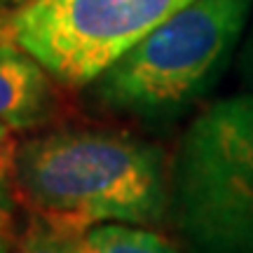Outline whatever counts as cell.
<instances>
[{
    "label": "cell",
    "instance_id": "4",
    "mask_svg": "<svg viewBox=\"0 0 253 253\" xmlns=\"http://www.w3.org/2000/svg\"><path fill=\"white\" fill-rule=\"evenodd\" d=\"M192 0H28L2 24L54 80L84 87Z\"/></svg>",
    "mask_w": 253,
    "mask_h": 253
},
{
    "label": "cell",
    "instance_id": "3",
    "mask_svg": "<svg viewBox=\"0 0 253 253\" xmlns=\"http://www.w3.org/2000/svg\"><path fill=\"white\" fill-rule=\"evenodd\" d=\"M253 0H192L96 78L103 106L136 115L181 108L235 47Z\"/></svg>",
    "mask_w": 253,
    "mask_h": 253
},
{
    "label": "cell",
    "instance_id": "6",
    "mask_svg": "<svg viewBox=\"0 0 253 253\" xmlns=\"http://www.w3.org/2000/svg\"><path fill=\"white\" fill-rule=\"evenodd\" d=\"M80 253H178L167 239L129 223H101L78 235Z\"/></svg>",
    "mask_w": 253,
    "mask_h": 253
},
{
    "label": "cell",
    "instance_id": "9",
    "mask_svg": "<svg viewBox=\"0 0 253 253\" xmlns=\"http://www.w3.org/2000/svg\"><path fill=\"white\" fill-rule=\"evenodd\" d=\"M0 253H12L9 230H7V204L0 207Z\"/></svg>",
    "mask_w": 253,
    "mask_h": 253
},
{
    "label": "cell",
    "instance_id": "2",
    "mask_svg": "<svg viewBox=\"0 0 253 253\" xmlns=\"http://www.w3.org/2000/svg\"><path fill=\"white\" fill-rule=\"evenodd\" d=\"M171 197L199 253H253V91L218 101L190 125Z\"/></svg>",
    "mask_w": 253,
    "mask_h": 253
},
{
    "label": "cell",
    "instance_id": "8",
    "mask_svg": "<svg viewBox=\"0 0 253 253\" xmlns=\"http://www.w3.org/2000/svg\"><path fill=\"white\" fill-rule=\"evenodd\" d=\"M242 73H244L246 84H249L253 91V33L244 47V54H242Z\"/></svg>",
    "mask_w": 253,
    "mask_h": 253
},
{
    "label": "cell",
    "instance_id": "5",
    "mask_svg": "<svg viewBox=\"0 0 253 253\" xmlns=\"http://www.w3.org/2000/svg\"><path fill=\"white\" fill-rule=\"evenodd\" d=\"M56 108L52 75L9 38L0 36V122L9 129L42 125Z\"/></svg>",
    "mask_w": 253,
    "mask_h": 253
},
{
    "label": "cell",
    "instance_id": "7",
    "mask_svg": "<svg viewBox=\"0 0 253 253\" xmlns=\"http://www.w3.org/2000/svg\"><path fill=\"white\" fill-rule=\"evenodd\" d=\"M14 253H80V246L78 235L56 230L36 216L21 235Z\"/></svg>",
    "mask_w": 253,
    "mask_h": 253
},
{
    "label": "cell",
    "instance_id": "1",
    "mask_svg": "<svg viewBox=\"0 0 253 253\" xmlns=\"http://www.w3.org/2000/svg\"><path fill=\"white\" fill-rule=\"evenodd\" d=\"M12 181L40 220L68 235L101 223L150 225L167 209L164 155L129 134L61 129L12 155Z\"/></svg>",
    "mask_w": 253,
    "mask_h": 253
},
{
    "label": "cell",
    "instance_id": "10",
    "mask_svg": "<svg viewBox=\"0 0 253 253\" xmlns=\"http://www.w3.org/2000/svg\"><path fill=\"white\" fill-rule=\"evenodd\" d=\"M24 2H28V0H0V24H2L14 9L21 7Z\"/></svg>",
    "mask_w": 253,
    "mask_h": 253
},
{
    "label": "cell",
    "instance_id": "12",
    "mask_svg": "<svg viewBox=\"0 0 253 253\" xmlns=\"http://www.w3.org/2000/svg\"><path fill=\"white\" fill-rule=\"evenodd\" d=\"M5 204H7V181L0 173V207H5Z\"/></svg>",
    "mask_w": 253,
    "mask_h": 253
},
{
    "label": "cell",
    "instance_id": "11",
    "mask_svg": "<svg viewBox=\"0 0 253 253\" xmlns=\"http://www.w3.org/2000/svg\"><path fill=\"white\" fill-rule=\"evenodd\" d=\"M9 126H5L2 122H0V157H2V153H5V148H7V138H9Z\"/></svg>",
    "mask_w": 253,
    "mask_h": 253
}]
</instances>
